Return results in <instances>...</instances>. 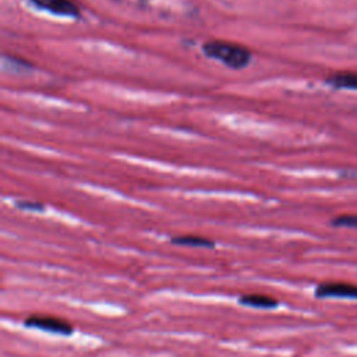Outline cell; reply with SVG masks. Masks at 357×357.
<instances>
[{
    "label": "cell",
    "mask_w": 357,
    "mask_h": 357,
    "mask_svg": "<svg viewBox=\"0 0 357 357\" xmlns=\"http://www.w3.org/2000/svg\"><path fill=\"white\" fill-rule=\"evenodd\" d=\"M17 206L21 209H29V211H42L43 205L38 204V202H28V201H21L17 202Z\"/></svg>",
    "instance_id": "9c48e42d"
},
{
    "label": "cell",
    "mask_w": 357,
    "mask_h": 357,
    "mask_svg": "<svg viewBox=\"0 0 357 357\" xmlns=\"http://www.w3.org/2000/svg\"><path fill=\"white\" fill-rule=\"evenodd\" d=\"M31 3L43 11L54 15L75 18L79 15V7L73 0H31Z\"/></svg>",
    "instance_id": "277c9868"
},
{
    "label": "cell",
    "mask_w": 357,
    "mask_h": 357,
    "mask_svg": "<svg viewBox=\"0 0 357 357\" xmlns=\"http://www.w3.org/2000/svg\"><path fill=\"white\" fill-rule=\"evenodd\" d=\"M202 50L208 57L218 60L230 68H244L251 60V52L247 47L227 40H208L204 43Z\"/></svg>",
    "instance_id": "6da1fadb"
},
{
    "label": "cell",
    "mask_w": 357,
    "mask_h": 357,
    "mask_svg": "<svg viewBox=\"0 0 357 357\" xmlns=\"http://www.w3.org/2000/svg\"><path fill=\"white\" fill-rule=\"evenodd\" d=\"M315 296L319 298H351L357 300V284L347 282H324L315 287Z\"/></svg>",
    "instance_id": "3957f363"
},
{
    "label": "cell",
    "mask_w": 357,
    "mask_h": 357,
    "mask_svg": "<svg viewBox=\"0 0 357 357\" xmlns=\"http://www.w3.org/2000/svg\"><path fill=\"white\" fill-rule=\"evenodd\" d=\"M238 303L241 305H248L254 308H275L278 307L279 301L268 294L261 293H251V294H243L238 298Z\"/></svg>",
    "instance_id": "5b68a950"
},
{
    "label": "cell",
    "mask_w": 357,
    "mask_h": 357,
    "mask_svg": "<svg viewBox=\"0 0 357 357\" xmlns=\"http://www.w3.org/2000/svg\"><path fill=\"white\" fill-rule=\"evenodd\" d=\"M328 82L333 85L335 88H343V89H357V74L342 71L336 73L329 77Z\"/></svg>",
    "instance_id": "52a82bcc"
},
{
    "label": "cell",
    "mask_w": 357,
    "mask_h": 357,
    "mask_svg": "<svg viewBox=\"0 0 357 357\" xmlns=\"http://www.w3.org/2000/svg\"><path fill=\"white\" fill-rule=\"evenodd\" d=\"M176 245H188V247H202V248H213L215 243L206 237L195 236V234H183L174 236L170 240Z\"/></svg>",
    "instance_id": "8992f818"
},
{
    "label": "cell",
    "mask_w": 357,
    "mask_h": 357,
    "mask_svg": "<svg viewBox=\"0 0 357 357\" xmlns=\"http://www.w3.org/2000/svg\"><path fill=\"white\" fill-rule=\"evenodd\" d=\"M24 325L28 328H36L40 331L64 335V336H70L74 332V328L68 321H64L59 317H52V315L32 314L24 319Z\"/></svg>",
    "instance_id": "7a4b0ae2"
},
{
    "label": "cell",
    "mask_w": 357,
    "mask_h": 357,
    "mask_svg": "<svg viewBox=\"0 0 357 357\" xmlns=\"http://www.w3.org/2000/svg\"><path fill=\"white\" fill-rule=\"evenodd\" d=\"M333 226L337 227H353L357 229V215H340L332 220Z\"/></svg>",
    "instance_id": "ba28073f"
}]
</instances>
